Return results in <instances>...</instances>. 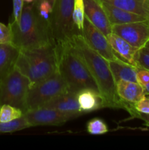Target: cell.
Masks as SVG:
<instances>
[{
	"label": "cell",
	"mask_w": 149,
	"mask_h": 150,
	"mask_svg": "<svg viewBox=\"0 0 149 150\" xmlns=\"http://www.w3.org/2000/svg\"><path fill=\"white\" fill-rule=\"evenodd\" d=\"M70 42L96 82L104 107L125 110L127 102L123 100L117 93L115 81L108 60L92 49L86 43L81 34L73 35Z\"/></svg>",
	"instance_id": "1"
},
{
	"label": "cell",
	"mask_w": 149,
	"mask_h": 150,
	"mask_svg": "<svg viewBox=\"0 0 149 150\" xmlns=\"http://www.w3.org/2000/svg\"><path fill=\"white\" fill-rule=\"evenodd\" d=\"M13 35V45L19 50H29L44 46L53 42L49 24L42 18L34 3L23 6L18 23H9Z\"/></svg>",
	"instance_id": "2"
},
{
	"label": "cell",
	"mask_w": 149,
	"mask_h": 150,
	"mask_svg": "<svg viewBox=\"0 0 149 150\" xmlns=\"http://www.w3.org/2000/svg\"><path fill=\"white\" fill-rule=\"evenodd\" d=\"M15 67L30 80L32 85L48 79L58 71V56L53 42L29 50H20Z\"/></svg>",
	"instance_id": "3"
},
{
	"label": "cell",
	"mask_w": 149,
	"mask_h": 150,
	"mask_svg": "<svg viewBox=\"0 0 149 150\" xmlns=\"http://www.w3.org/2000/svg\"><path fill=\"white\" fill-rule=\"evenodd\" d=\"M56 47L58 56V71L67 83L69 91L78 93L83 89H91L99 92L96 82L74 51L70 40Z\"/></svg>",
	"instance_id": "4"
},
{
	"label": "cell",
	"mask_w": 149,
	"mask_h": 150,
	"mask_svg": "<svg viewBox=\"0 0 149 150\" xmlns=\"http://www.w3.org/2000/svg\"><path fill=\"white\" fill-rule=\"evenodd\" d=\"M73 5L74 0H54L49 29L55 45L69 41L75 34H81L73 23Z\"/></svg>",
	"instance_id": "5"
},
{
	"label": "cell",
	"mask_w": 149,
	"mask_h": 150,
	"mask_svg": "<svg viewBox=\"0 0 149 150\" xmlns=\"http://www.w3.org/2000/svg\"><path fill=\"white\" fill-rule=\"evenodd\" d=\"M30 80L15 67L0 81V105L9 104L26 112V98Z\"/></svg>",
	"instance_id": "6"
},
{
	"label": "cell",
	"mask_w": 149,
	"mask_h": 150,
	"mask_svg": "<svg viewBox=\"0 0 149 150\" xmlns=\"http://www.w3.org/2000/svg\"><path fill=\"white\" fill-rule=\"evenodd\" d=\"M68 91L67 83L56 71L48 79L31 86L26 98V111L41 108L56 97Z\"/></svg>",
	"instance_id": "7"
},
{
	"label": "cell",
	"mask_w": 149,
	"mask_h": 150,
	"mask_svg": "<svg viewBox=\"0 0 149 150\" xmlns=\"http://www.w3.org/2000/svg\"><path fill=\"white\" fill-rule=\"evenodd\" d=\"M83 113L61 111L53 108H39L30 110L23 114V117L31 127L35 126H58L70 120L80 117Z\"/></svg>",
	"instance_id": "8"
},
{
	"label": "cell",
	"mask_w": 149,
	"mask_h": 150,
	"mask_svg": "<svg viewBox=\"0 0 149 150\" xmlns=\"http://www.w3.org/2000/svg\"><path fill=\"white\" fill-rule=\"evenodd\" d=\"M112 32L140 49L149 41V20L112 25Z\"/></svg>",
	"instance_id": "9"
},
{
	"label": "cell",
	"mask_w": 149,
	"mask_h": 150,
	"mask_svg": "<svg viewBox=\"0 0 149 150\" xmlns=\"http://www.w3.org/2000/svg\"><path fill=\"white\" fill-rule=\"evenodd\" d=\"M81 35L86 43L108 62L120 60L114 54L107 37L93 26L86 16Z\"/></svg>",
	"instance_id": "10"
},
{
	"label": "cell",
	"mask_w": 149,
	"mask_h": 150,
	"mask_svg": "<svg viewBox=\"0 0 149 150\" xmlns=\"http://www.w3.org/2000/svg\"><path fill=\"white\" fill-rule=\"evenodd\" d=\"M85 16L105 36L112 32V25L99 0H83Z\"/></svg>",
	"instance_id": "11"
},
{
	"label": "cell",
	"mask_w": 149,
	"mask_h": 150,
	"mask_svg": "<svg viewBox=\"0 0 149 150\" xmlns=\"http://www.w3.org/2000/svg\"><path fill=\"white\" fill-rule=\"evenodd\" d=\"M106 37L114 54L118 59L137 67L136 57L138 48L132 46L125 40L112 32Z\"/></svg>",
	"instance_id": "12"
},
{
	"label": "cell",
	"mask_w": 149,
	"mask_h": 150,
	"mask_svg": "<svg viewBox=\"0 0 149 150\" xmlns=\"http://www.w3.org/2000/svg\"><path fill=\"white\" fill-rule=\"evenodd\" d=\"M106 13L107 16L110 22L111 25L115 24H124V23H131V22H137V21H143L149 20L143 16H139V15L131 13L130 12L124 10L123 9L119 8L118 7L112 5V4L107 3L105 1H101Z\"/></svg>",
	"instance_id": "13"
},
{
	"label": "cell",
	"mask_w": 149,
	"mask_h": 150,
	"mask_svg": "<svg viewBox=\"0 0 149 150\" xmlns=\"http://www.w3.org/2000/svg\"><path fill=\"white\" fill-rule=\"evenodd\" d=\"M19 53L13 44H0V81L15 68Z\"/></svg>",
	"instance_id": "14"
},
{
	"label": "cell",
	"mask_w": 149,
	"mask_h": 150,
	"mask_svg": "<svg viewBox=\"0 0 149 150\" xmlns=\"http://www.w3.org/2000/svg\"><path fill=\"white\" fill-rule=\"evenodd\" d=\"M115 86L118 96L130 103H136L145 95L144 88L138 82L121 80L115 83Z\"/></svg>",
	"instance_id": "15"
},
{
	"label": "cell",
	"mask_w": 149,
	"mask_h": 150,
	"mask_svg": "<svg viewBox=\"0 0 149 150\" xmlns=\"http://www.w3.org/2000/svg\"><path fill=\"white\" fill-rule=\"evenodd\" d=\"M41 108H53L61 111L78 112L80 111V108L77 100V93L68 91L56 97Z\"/></svg>",
	"instance_id": "16"
},
{
	"label": "cell",
	"mask_w": 149,
	"mask_h": 150,
	"mask_svg": "<svg viewBox=\"0 0 149 150\" xmlns=\"http://www.w3.org/2000/svg\"><path fill=\"white\" fill-rule=\"evenodd\" d=\"M77 100L80 111L83 114L105 108L99 92L93 89H86L80 91L77 93Z\"/></svg>",
	"instance_id": "17"
},
{
	"label": "cell",
	"mask_w": 149,
	"mask_h": 150,
	"mask_svg": "<svg viewBox=\"0 0 149 150\" xmlns=\"http://www.w3.org/2000/svg\"><path fill=\"white\" fill-rule=\"evenodd\" d=\"M108 63L115 83L121 80L137 82V67L121 60L109 61Z\"/></svg>",
	"instance_id": "18"
},
{
	"label": "cell",
	"mask_w": 149,
	"mask_h": 150,
	"mask_svg": "<svg viewBox=\"0 0 149 150\" xmlns=\"http://www.w3.org/2000/svg\"><path fill=\"white\" fill-rule=\"evenodd\" d=\"M149 19V0H101Z\"/></svg>",
	"instance_id": "19"
},
{
	"label": "cell",
	"mask_w": 149,
	"mask_h": 150,
	"mask_svg": "<svg viewBox=\"0 0 149 150\" xmlns=\"http://www.w3.org/2000/svg\"><path fill=\"white\" fill-rule=\"evenodd\" d=\"M31 127L24 117L11 122H0V133H11Z\"/></svg>",
	"instance_id": "20"
},
{
	"label": "cell",
	"mask_w": 149,
	"mask_h": 150,
	"mask_svg": "<svg viewBox=\"0 0 149 150\" xmlns=\"http://www.w3.org/2000/svg\"><path fill=\"white\" fill-rule=\"evenodd\" d=\"M72 20L76 29L82 34L85 20V7L83 0H74Z\"/></svg>",
	"instance_id": "21"
},
{
	"label": "cell",
	"mask_w": 149,
	"mask_h": 150,
	"mask_svg": "<svg viewBox=\"0 0 149 150\" xmlns=\"http://www.w3.org/2000/svg\"><path fill=\"white\" fill-rule=\"evenodd\" d=\"M23 112L20 108L9 104L0 105V122H11L23 117Z\"/></svg>",
	"instance_id": "22"
},
{
	"label": "cell",
	"mask_w": 149,
	"mask_h": 150,
	"mask_svg": "<svg viewBox=\"0 0 149 150\" xmlns=\"http://www.w3.org/2000/svg\"><path fill=\"white\" fill-rule=\"evenodd\" d=\"M54 0H37L34 3L39 16L49 24L51 13L53 7Z\"/></svg>",
	"instance_id": "23"
},
{
	"label": "cell",
	"mask_w": 149,
	"mask_h": 150,
	"mask_svg": "<svg viewBox=\"0 0 149 150\" xmlns=\"http://www.w3.org/2000/svg\"><path fill=\"white\" fill-rule=\"evenodd\" d=\"M86 128L89 133L91 135H102L109 131V129L105 122L99 118L91 120L87 123Z\"/></svg>",
	"instance_id": "24"
},
{
	"label": "cell",
	"mask_w": 149,
	"mask_h": 150,
	"mask_svg": "<svg viewBox=\"0 0 149 150\" xmlns=\"http://www.w3.org/2000/svg\"><path fill=\"white\" fill-rule=\"evenodd\" d=\"M136 62L138 68L149 70V48L144 46L137 51Z\"/></svg>",
	"instance_id": "25"
},
{
	"label": "cell",
	"mask_w": 149,
	"mask_h": 150,
	"mask_svg": "<svg viewBox=\"0 0 149 150\" xmlns=\"http://www.w3.org/2000/svg\"><path fill=\"white\" fill-rule=\"evenodd\" d=\"M13 35L10 24L0 22V44H13Z\"/></svg>",
	"instance_id": "26"
},
{
	"label": "cell",
	"mask_w": 149,
	"mask_h": 150,
	"mask_svg": "<svg viewBox=\"0 0 149 150\" xmlns=\"http://www.w3.org/2000/svg\"><path fill=\"white\" fill-rule=\"evenodd\" d=\"M23 6H24L23 0H13V15H12L11 21L15 23L18 22Z\"/></svg>",
	"instance_id": "27"
},
{
	"label": "cell",
	"mask_w": 149,
	"mask_h": 150,
	"mask_svg": "<svg viewBox=\"0 0 149 150\" xmlns=\"http://www.w3.org/2000/svg\"><path fill=\"white\" fill-rule=\"evenodd\" d=\"M127 111L130 114V116L132 118H137L143 120L144 122L145 125L146 127H149V114H143V113H140L137 111L134 108V104H131L130 106L128 108V109L127 110Z\"/></svg>",
	"instance_id": "28"
},
{
	"label": "cell",
	"mask_w": 149,
	"mask_h": 150,
	"mask_svg": "<svg viewBox=\"0 0 149 150\" xmlns=\"http://www.w3.org/2000/svg\"><path fill=\"white\" fill-rule=\"evenodd\" d=\"M137 111L143 114H149V95H145L137 103L134 104Z\"/></svg>",
	"instance_id": "29"
},
{
	"label": "cell",
	"mask_w": 149,
	"mask_h": 150,
	"mask_svg": "<svg viewBox=\"0 0 149 150\" xmlns=\"http://www.w3.org/2000/svg\"><path fill=\"white\" fill-rule=\"evenodd\" d=\"M137 82L142 86H145L149 83V70L143 68L137 69Z\"/></svg>",
	"instance_id": "30"
},
{
	"label": "cell",
	"mask_w": 149,
	"mask_h": 150,
	"mask_svg": "<svg viewBox=\"0 0 149 150\" xmlns=\"http://www.w3.org/2000/svg\"><path fill=\"white\" fill-rule=\"evenodd\" d=\"M143 88H144L145 93V95H149V83H148L147 84H145V86H143Z\"/></svg>",
	"instance_id": "31"
},
{
	"label": "cell",
	"mask_w": 149,
	"mask_h": 150,
	"mask_svg": "<svg viewBox=\"0 0 149 150\" xmlns=\"http://www.w3.org/2000/svg\"><path fill=\"white\" fill-rule=\"evenodd\" d=\"M37 0H23L24 3H27V4H32V3L35 2Z\"/></svg>",
	"instance_id": "32"
},
{
	"label": "cell",
	"mask_w": 149,
	"mask_h": 150,
	"mask_svg": "<svg viewBox=\"0 0 149 150\" xmlns=\"http://www.w3.org/2000/svg\"><path fill=\"white\" fill-rule=\"evenodd\" d=\"M145 46H146V47H148V48H149V41H148V43L146 44V45H145Z\"/></svg>",
	"instance_id": "33"
}]
</instances>
